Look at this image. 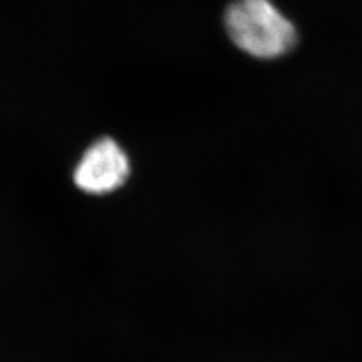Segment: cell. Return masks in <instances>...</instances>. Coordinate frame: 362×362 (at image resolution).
Segmentation results:
<instances>
[{"label": "cell", "instance_id": "obj_1", "mask_svg": "<svg viewBox=\"0 0 362 362\" xmlns=\"http://www.w3.org/2000/svg\"><path fill=\"white\" fill-rule=\"evenodd\" d=\"M224 23L235 46L254 58L276 59L297 46V28L272 0H235Z\"/></svg>", "mask_w": 362, "mask_h": 362}, {"label": "cell", "instance_id": "obj_2", "mask_svg": "<svg viewBox=\"0 0 362 362\" xmlns=\"http://www.w3.org/2000/svg\"><path fill=\"white\" fill-rule=\"evenodd\" d=\"M129 175V160L119 145L103 139L82 156L74 172V181L83 192L109 194L121 187Z\"/></svg>", "mask_w": 362, "mask_h": 362}]
</instances>
